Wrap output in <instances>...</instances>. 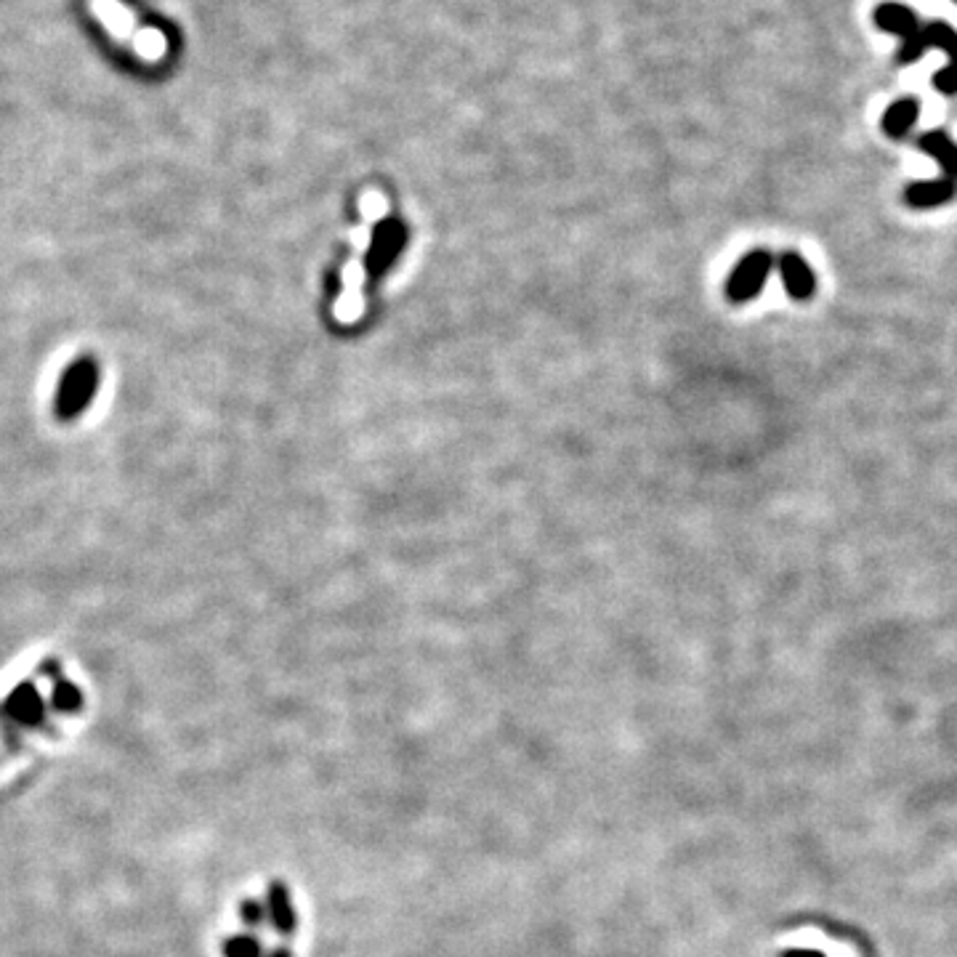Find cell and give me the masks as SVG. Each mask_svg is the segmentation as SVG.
<instances>
[{"label": "cell", "mask_w": 957, "mask_h": 957, "mask_svg": "<svg viewBox=\"0 0 957 957\" xmlns=\"http://www.w3.org/2000/svg\"><path fill=\"white\" fill-rule=\"evenodd\" d=\"M918 144H920V149L926 152V155H931L936 163L942 165L944 179L952 181V184H957V144H955V141H952L944 131H931V133H923V136L918 139Z\"/></svg>", "instance_id": "obj_7"}, {"label": "cell", "mask_w": 957, "mask_h": 957, "mask_svg": "<svg viewBox=\"0 0 957 957\" xmlns=\"http://www.w3.org/2000/svg\"><path fill=\"white\" fill-rule=\"evenodd\" d=\"M955 3H957V0H955Z\"/></svg>", "instance_id": "obj_14"}, {"label": "cell", "mask_w": 957, "mask_h": 957, "mask_svg": "<svg viewBox=\"0 0 957 957\" xmlns=\"http://www.w3.org/2000/svg\"><path fill=\"white\" fill-rule=\"evenodd\" d=\"M264 957H293V950H290L288 944H280V947H274V950L266 952Z\"/></svg>", "instance_id": "obj_13"}, {"label": "cell", "mask_w": 957, "mask_h": 957, "mask_svg": "<svg viewBox=\"0 0 957 957\" xmlns=\"http://www.w3.org/2000/svg\"><path fill=\"white\" fill-rule=\"evenodd\" d=\"M224 957H264V942L256 934H234L226 936L221 944Z\"/></svg>", "instance_id": "obj_10"}, {"label": "cell", "mask_w": 957, "mask_h": 957, "mask_svg": "<svg viewBox=\"0 0 957 957\" xmlns=\"http://www.w3.org/2000/svg\"><path fill=\"white\" fill-rule=\"evenodd\" d=\"M779 274H782L785 290L795 301H806V298L814 296L817 280H814L811 266L806 264L798 253H785V256L779 258Z\"/></svg>", "instance_id": "obj_5"}, {"label": "cell", "mask_w": 957, "mask_h": 957, "mask_svg": "<svg viewBox=\"0 0 957 957\" xmlns=\"http://www.w3.org/2000/svg\"><path fill=\"white\" fill-rule=\"evenodd\" d=\"M402 240H405V234H402V226L399 224H386L375 237V248H373V266L375 269H383V266L389 264L391 258L397 256V250L402 248Z\"/></svg>", "instance_id": "obj_9"}, {"label": "cell", "mask_w": 957, "mask_h": 957, "mask_svg": "<svg viewBox=\"0 0 957 957\" xmlns=\"http://www.w3.org/2000/svg\"><path fill=\"white\" fill-rule=\"evenodd\" d=\"M955 195H957V184H952V181L947 179L918 181V184H910V187H907V192H904V203L910 205V208L926 211V208H936V205L950 203Z\"/></svg>", "instance_id": "obj_6"}, {"label": "cell", "mask_w": 957, "mask_h": 957, "mask_svg": "<svg viewBox=\"0 0 957 957\" xmlns=\"http://www.w3.org/2000/svg\"><path fill=\"white\" fill-rule=\"evenodd\" d=\"M779 957H825V952L819 950H782Z\"/></svg>", "instance_id": "obj_12"}, {"label": "cell", "mask_w": 957, "mask_h": 957, "mask_svg": "<svg viewBox=\"0 0 957 957\" xmlns=\"http://www.w3.org/2000/svg\"><path fill=\"white\" fill-rule=\"evenodd\" d=\"M240 920L245 923V928H250V931H258V928L264 926L266 920H269V918H266V904L258 902V899H253V896L242 899V902H240Z\"/></svg>", "instance_id": "obj_11"}, {"label": "cell", "mask_w": 957, "mask_h": 957, "mask_svg": "<svg viewBox=\"0 0 957 957\" xmlns=\"http://www.w3.org/2000/svg\"><path fill=\"white\" fill-rule=\"evenodd\" d=\"M771 272V256L766 250H753L750 256H745L732 272V280L726 285L729 298L732 301H750L758 296V290L763 288V282Z\"/></svg>", "instance_id": "obj_2"}, {"label": "cell", "mask_w": 957, "mask_h": 957, "mask_svg": "<svg viewBox=\"0 0 957 957\" xmlns=\"http://www.w3.org/2000/svg\"><path fill=\"white\" fill-rule=\"evenodd\" d=\"M875 27L888 35H899L902 40H910L915 32L920 30V19L912 8L902 6V3H880L872 11Z\"/></svg>", "instance_id": "obj_4"}, {"label": "cell", "mask_w": 957, "mask_h": 957, "mask_svg": "<svg viewBox=\"0 0 957 957\" xmlns=\"http://www.w3.org/2000/svg\"><path fill=\"white\" fill-rule=\"evenodd\" d=\"M928 48H942L950 56V67H944L934 75V88L936 91H942L944 96H955L957 94V30H952L950 24L942 22V19H931L920 27L910 40H904L902 48H899V54H896V62L899 64H912L918 62L920 56L926 54Z\"/></svg>", "instance_id": "obj_1"}, {"label": "cell", "mask_w": 957, "mask_h": 957, "mask_svg": "<svg viewBox=\"0 0 957 957\" xmlns=\"http://www.w3.org/2000/svg\"><path fill=\"white\" fill-rule=\"evenodd\" d=\"M920 115V102L918 99H899L891 107L886 109V115H883V131L891 139H904L910 128L915 125Z\"/></svg>", "instance_id": "obj_8"}, {"label": "cell", "mask_w": 957, "mask_h": 957, "mask_svg": "<svg viewBox=\"0 0 957 957\" xmlns=\"http://www.w3.org/2000/svg\"><path fill=\"white\" fill-rule=\"evenodd\" d=\"M266 918L282 939L296 936L298 931V912L293 907V896L285 880H272L266 888Z\"/></svg>", "instance_id": "obj_3"}]
</instances>
